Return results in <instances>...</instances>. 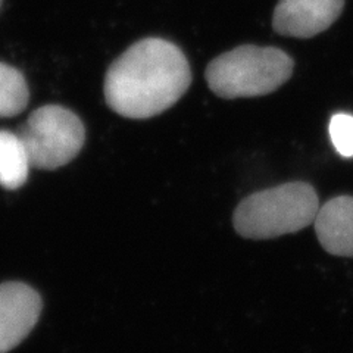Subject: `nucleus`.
I'll list each match as a JSON object with an SVG mask.
<instances>
[{
	"label": "nucleus",
	"mask_w": 353,
	"mask_h": 353,
	"mask_svg": "<svg viewBox=\"0 0 353 353\" xmlns=\"http://www.w3.org/2000/svg\"><path fill=\"white\" fill-rule=\"evenodd\" d=\"M41 299L24 283L0 284V353L17 347L39 321Z\"/></svg>",
	"instance_id": "39448f33"
},
{
	"label": "nucleus",
	"mask_w": 353,
	"mask_h": 353,
	"mask_svg": "<svg viewBox=\"0 0 353 353\" xmlns=\"http://www.w3.org/2000/svg\"><path fill=\"white\" fill-rule=\"evenodd\" d=\"M28 85L22 74L0 62V118L19 115L28 105Z\"/></svg>",
	"instance_id": "1a4fd4ad"
},
{
	"label": "nucleus",
	"mask_w": 353,
	"mask_h": 353,
	"mask_svg": "<svg viewBox=\"0 0 353 353\" xmlns=\"http://www.w3.org/2000/svg\"><path fill=\"white\" fill-rule=\"evenodd\" d=\"M330 139L336 150L345 158L353 157V117L337 114L330 121Z\"/></svg>",
	"instance_id": "9d476101"
},
{
	"label": "nucleus",
	"mask_w": 353,
	"mask_h": 353,
	"mask_svg": "<svg viewBox=\"0 0 353 353\" xmlns=\"http://www.w3.org/2000/svg\"><path fill=\"white\" fill-rule=\"evenodd\" d=\"M24 141L31 168L57 170L71 162L84 146L81 119L58 105L41 106L18 131Z\"/></svg>",
	"instance_id": "20e7f679"
},
{
	"label": "nucleus",
	"mask_w": 353,
	"mask_h": 353,
	"mask_svg": "<svg viewBox=\"0 0 353 353\" xmlns=\"http://www.w3.org/2000/svg\"><path fill=\"white\" fill-rule=\"evenodd\" d=\"M31 168L24 141L18 132L0 130V185L17 190L24 185Z\"/></svg>",
	"instance_id": "6e6552de"
},
{
	"label": "nucleus",
	"mask_w": 353,
	"mask_h": 353,
	"mask_svg": "<svg viewBox=\"0 0 353 353\" xmlns=\"http://www.w3.org/2000/svg\"><path fill=\"white\" fill-rule=\"evenodd\" d=\"M293 66V59L277 48L245 44L219 54L205 75L209 88L219 97H256L281 87L292 77Z\"/></svg>",
	"instance_id": "7ed1b4c3"
},
{
	"label": "nucleus",
	"mask_w": 353,
	"mask_h": 353,
	"mask_svg": "<svg viewBox=\"0 0 353 353\" xmlns=\"http://www.w3.org/2000/svg\"><path fill=\"white\" fill-rule=\"evenodd\" d=\"M345 0H279L272 27L281 36L311 39L340 17Z\"/></svg>",
	"instance_id": "423d86ee"
},
{
	"label": "nucleus",
	"mask_w": 353,
	"mask_h": 353,
	"mask_svg": "<svg viewBox=\"0 0 353 353\" xmlns=\"http://www.w3.org/2000/svg\"><path fill=\"white\" fill-rule=\"evenodd\" d=\"M318 209V194L311 184L285 183L241 201L234 211L233 224L245 239H275L314 224Z\"/></svg>",
	"instance_id": "f03ea898"
},
{
	"label": "nucleus",
	"mask_w": 353,
	"mask_h": 353,
	"mask_svg": "<svg viewBox=\"0 0 353 353\" xmlns=\"http://www.w3.org/2000/svg\"><path fill=\"white\" fill-rule=\"evenodd\" d=\"M0 6H2V0H0Z\"/></svg>",
	"instance_id": "9b49d317"
},
{
	"label": "nucleus",
	"mask_w": 353,
	"mask_h": 353,
	"mask_svg": "<svg viewBox=\"0 0 353 353\" xmlns=\"http://www.w3.org/2000/svg\"><path fill=\"white\" fill-rule=\"evenodd\" d=\"M190 83V65L179 46L163 39H145L109 66L105 101L121 117L148 119L179 102Z\"/></svg>",
	"instance_id": "f257e3e1"
},
{
	"label": "nucleus",
	"mask_w": 353,
	"mask_h": 353,
	"mask_svg": "<svg viewBox=\"0 0 353 353\" xmlns=\"http://www.w3.org/2000/svg\"><path fill=\"white\" fill-rule=\"evenodd\" d=\"M314 224L318 240L328 253L353 258V196H337L324 203Z\"/></svg>",
	"instance_id": "0eeeda50"
}]
</instances>
